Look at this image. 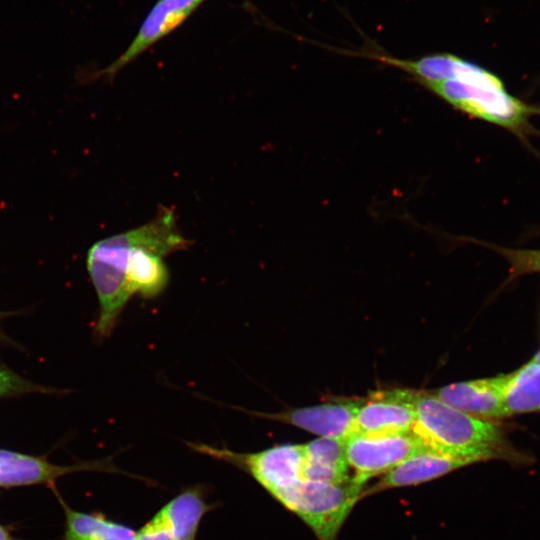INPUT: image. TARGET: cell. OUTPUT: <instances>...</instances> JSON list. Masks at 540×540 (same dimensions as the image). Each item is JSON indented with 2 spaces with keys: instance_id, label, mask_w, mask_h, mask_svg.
I'll return each mask as SVG.
<instances>
[{
  "instance_id": "9c48e42d",
  "label": "cell",
  "mask_w": 540,
  "mask_h": 540,
  "mask_svg": "<svg viewBox=\"0 0 540 540\" xmlns=\"http://www.w3.org/2000/svg\"><path fill=\"white\" fill-rule=\"evenodd\" d=\"M510 373L452 383L431 391L438 399L484 420L503 419V396Z\"/></svg>"
},
{
  "instance_id": "6da1fadb",
  "label": "cell",
  "mask_w": 540,
  "mask_h": 540,
  "mask_svg": "<svg viewBox=\"0 0 540 540\" xmlns=\"http://www.w3.org/2000/svg\"><path fill=\"white\" fill-rule=\"evenodd\" d=\"M190 244L178 230L175 213L160 206L149 222L90 247L87 270L100 307L97 339L110 336L132 295L151 298L166 287L169 273L163 258Z\"/></svg>"
},
{
  "instance_id": "5bb4252c",
  "label": "cell",
  "mask_w": 540,
  "mask_h": 540,
  "mask_svg": "<svg viewBox=\"0 0 540 540\" xmlns=\"http://www.w3.org/2000/svg\"><path fill=\"white\" fill-rule=\"evenodd\" d=\"M540 412V363L530 360L515 371L503 396V417Z\"/></svg>"
},
{
  "instance_id": "d6986e66",
  "label": "cell",
  "mask_w": 540,
  "mask_h": 540,
  "mask_svg": "<svg viewBox=\"0 0 540 540\" xmlns=\"http://www.w3.org/2000/svg\"><path fill=\"white\" fill-rule=\"evenodd\" d=\"M15 314V312H4L0 311V341L1 342H10L8 337L4 334L2 328H1V322L4 318L8 317L9 315Z\"/></svg>"
},
{
  "instance_id": "4fadbf2b",
  "label": "cell",
  "mask_w": 540,
  "mask_h": 540,
  "mask_svg": "<svg viewBox=\"0 0 540 540\" xmlns=\"http://www.w3.org/2000/svg\"><path fill=\"white\" fill-rule=\"evenodd\" d=\"M345 440L319 437L304 444L303 479L333 484L349 481Z\"/></svg>"
},
{
  "instance_id": "44dd1931",
  "label": "cell",
  "mask_w": 540,
  "mask_h": 540,
  "mask_svg": "<svg viewBox=\"0 0 540 540\" xmlns=\"http://www.w3.org/2000/svg\"><path fill=\"white\" fill-rule=\"evenodd\" d=\"M531 360L540 363V349L536 352V354L532 357Z\"/></svg>"
},
{
  "instance_id": "7c38bea8",
  "label": "cell",
  "mask_w": 540,
  "mask_h": 540,
  "mask_svg": "<svg viewBox=\"0 0 540 540\" xmlns=\"http://www.w3.org/2000/svg\"><path fill=\"white\" fill-rule=\"evenodd\" d=\"M215 506L207 502L205 489L195 485L182 489L158 512L173 540H196L203 517Z\"/></svg>"
},
{
  "instance_id": "8992f818",
  "label": "cell",
  "mask_w": 540,
  "mask_h": 540,
  "mask_svg": "<svg viewBox=\"0 0 540 540\" xmlns=\"http://www.w3.org/2000/svg\"><path fill=\"white\" fill-rule=\"evenodd\" d=\"M204 0H158L128 48L110 65L92 75L112 80L126 65L180 26Z\"/></svg>"
},
{
  "instance_id": "ffe728a7",
  "label": "cell",
  "mask_w": 540,
  "mask_h": 540,
  "mask_svg": "<svg viewBox=\"0 0 540 540\" xmlns=\"http://www.w3.org/2000/svg\"><path fill=\"white\" fill-rule=\"evenodd\" d=\"M0 540H17L15 539L6 528L0 525Z\"/></svg>"
},
{
  "instance_id": "277c9868",
  "label": "cell",
  "mask_w": 540,
  "mask_h": 540,
  "mask_svg": "<svg viewBox=\"0 0 540 540\" xmlns=\"http://www.w3.org/2000/svg\"><path fill=\"white\" fill-rule=\"evenodd\" d=\"M363 486L352 477L337 484L302 479L280 504L309 526L319 540H336L347 516L363 496Z\"/></svg>"
},
{
  "instance_id": "52a82bcc",
  "label": "cell",
  "mask_w": 540,
  "mask_h": 540,
  "mask_svg": "<svg viewBox=\"0 0 540 540\" xmlns=\"http://www.w3.org/2000/svg\"><path fill=\"white\" fill-rule=\"evenodd\" d=\"M363 399L343 400L268 413L234 407L247 414L289 424L320 437L346 439L353 432L356 413Z\"/></svg>"
},
{
  "instance_id": "2e32d148",
  "label": "cell",
  "mask_w": 540,
  "mask_h": 540,
  "mask_svg": "<svg viewBox=\"0 0 540 540\" xmlns=\"http://www.w3.org/2000/svg\"><path fill=\"white\" fill-rule=\"evenodd\" d=\"M64 392V390L31 382L11 370L0 360V399L27 393L55 394Z\"/></svg>"
},
{
  "instance_id": "9a60e30c",
  "label": "cell",
  "mask_w": 540,
  "mask_h": 540,
  "mask_svg": "<svg viewBox=\"0 0 540 540\" xmlns=\"http://www.w3.org/2000/svg\"><path fill=\"white\" fill-rule=\"evenodd\" d=\"M64 540H135L136 530L99 513L65 508Z\"/></svg>"
},
{
  "instance_id": "7a4b0ae2",
  "label": "cell",
  "mask_w": 540,
  "mask_h": 540,
  "mask_svg": "<svg viewBox=\"0 0 540 540\" xmlns=\"http://www.w3.org/2000/svg\"><path fill=\"white\" fill-rule=\"evenodd\" d=\"M415 421L411 432L424 446L462 460L467 465L504 460L528 464L531 458L507 439L495 421L462 412L438 399L431 391L414 392Z\"/></svg>"
},
{
  "instance_id": "e0dca14e",
  "label": "cell",
  "mask_w": 540,
  "mask_h": 540,
  "mask_svg": "<svg viewBox=\"0 0 540 540\" xmlns=\"http://www.w3.org/2000/svg\"><path fill=\"white\" fill-rule=\"evenodd\" d=\"M499 250L510 263V278L540 272V250Z\"/></svg>"
},
{
  "instance_id": "5b68a950",
  "label": "cell",
  "mask_w": 540,
  "mask_h": 540,
  "mask_svg": "<svg viewBox=\"0 0 540 540\" xmlns=\"http://www.w3.org/2000/svg\"><path fill=\"white\" fill-rule=\"evenodd\" d=\"M426 446L412 433L358 434L345 440V452L352 478L364 484L379 474L387 473L396 465Z\"/></svg>"
},
{
  "instance_id": "30bf717a",
  "label": "cell",
  "mask_w": 540,
  "mask_h": 540,
  "mask_svg": "<svg viewBox=\"0 0 540 540\" xmlns=\"http://www.w3.org/2000/svg\"><path fill=\"white\" fill-rule=\"evenodd\" d=\"M81 470L120 472L109 460L60 466L42 457L0 448V487L45 484L65 474Z\"/></svg>"
},
{
  "instance_id": "8fae6325",
  "label": "cell",
  "mask_w": 540,
  "mask_h": 540,
  "mask_svg": "<svg viewBox=\"0 0 540 540\" xmlns=\"http://www.w3.org/2000/svg\"><path fill=\"white\" fill-rule=\"evenodd\" d=\"M463 466L467 464L462 460L425 447L385 473L369 492L422 484Z\"/></svg>"
},
{
  "instance_id": "ba28073f",
  "label": "cell",
  "mask_w": 540,
  "mask_h": 540,
  "mask_svg": "<svg viewBox=\"0 0 540 540\" xmlns=\"http://www.w3.org/2000/svg\"><path fill=\"white\" fill-rule=\"evenodd\" d=\"M414 392L392 390L364 400L356 413L352 433H409L415 421Z\"/></svg>"
},
{
  "instance_id": "3957f363",
  "label": "cell",
  "mask_w": 540,
  "mask_h": 540,
  "mask_svg": "<svg viewBox=\"0 0 540 540\" xmlns=\"http://www.w3.org/2000/svg\"><path fill=\"white\" fill-rule=\"evenodd\" d=\"M423 86L455 109L495 124L519 125L527 113L495 75L463 58L450 77Z\"/></svg>"
},
{
  "instance_id": "ac0fdd59",
  "label": "cell",
  "mask_w": 540,
  "mask_h": 540,
  "mask_svg": "<svg viewBox=\"0 0 540 540\" xmlns=\"http://www.w3.org/2000/svg\"><path fill=\"white\" fill-rule=\"evenodd\" d=\"M135 540H173L162 516L157 511L139 530Z\"/></svg>"
}]
</instances>
